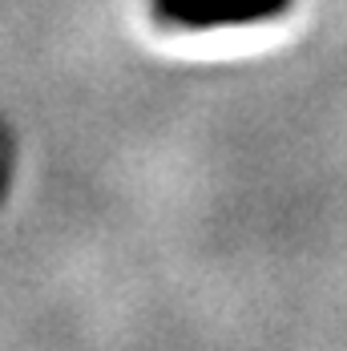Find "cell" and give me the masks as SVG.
<instances>
[{
    "label": "cell",
    "mask_w": 347,
    "mask_h": 351,
    "mask_svg": "<svg viewBox=\"0 0 347 351\" xmlns=\"http://www.w3.org/2000/svg\"><path fill=\"white\" fill-rule=\"evenodd\" d=\"M278 4L283 0H166V12L182 21H222V16H254Z\"/></svg>",
    "instance_id": "cell-1"
}]
</instances>
